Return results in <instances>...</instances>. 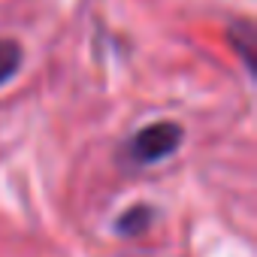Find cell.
Instances as JSON below:
<instances>
[{"label":"cell","mask_w":257,"mask_h":257,"mask_svg":"<svg viewBox=\"0 0 257 257\" xmlns=\"http://www.w3.org/2000/svg\"><path fill=\"white\" fill-rule=\"evenodd\" d=\"M19 64H22V49L13 40H0V85L16 76Z\"/></svg>","instance_id":"obj_3"},{"label":"cell","mask_w":257,"mask_h":257,"mask_svg":"<svg viewBox=\"0 0 257 257\" xmlns=\"http://www.w3.org/2000/svg\"><path fill=\"white\" fill-rule=\"evenodd\" d=\"M152 209L149 206H137V209H127L124 215H121V221H118V230L121 233H127V236H134V233H143L149 224H152Z\"/></svg>","instance_id":"obj_2"},{"label":"cell","mask_w":257,"mask_h":257,"mask_svg":"<svg viewBox=\"0 0 257 257\" xmlns=\"http://www.w3.org/2000/svg\"><path fill=\"white\" fill-rule=\"evenodd\" d=\"M179 143H182V127L173 121H158V124H149L146 131H140L134 137L131 155L140 164H155V161L170 158L179 149Z\"/></svg>","instance_id":"obj_1"}]
</instances>
